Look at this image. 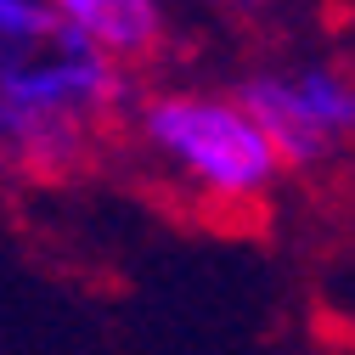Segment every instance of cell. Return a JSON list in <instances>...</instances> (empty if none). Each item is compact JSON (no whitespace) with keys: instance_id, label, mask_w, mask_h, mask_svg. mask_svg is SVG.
<instances>
[{"instance_id":"6da1fadb","label":"cell","mask_w":355,"mask_h":355,"mask_svg":"<svg viewBox=\"0 0 355 355\" xmlns=\"http://www.w3.org/2000/svg\"><path fill=\"white\" fill-rule=\"evenodd\" d=\"M136 141L198 198L220 209H259L282 181V158L232 91L175 85L136 102Z\"/></svg>"},{"instance_id":"7a4b0ae2","label":"cell","mask_w":355,"mask_h":355,"mask_svg":"<svg viewBox=\"0 0 355 355\" xmlns=\"http://www.w3.org/2000/svg\"><path fill=\"white\" fill-rule=\"evenodd\" d=\"M0 96L96 130L136 102V79L68 34L46 0H0Z\"/></svg>"},{"instance_id":"277c9868","label":"cell","mask_w":355,"mask_h":355,"mask_svg":"<svg viewBox=\"0 0 355 355\" xmlns=\"http://www.w3.org/2000/svg\"><path fill=\"white\" fill-rule=\"evenodd\" d=\"M96 158V130L40 107H17L0 96V169H17L28 181H68Z\"/></svg>"},{"instance_id":"5b68a950","label":"cell","mask_w":355,"mask_h":355,"mask_svg":"<svg viewBox=\"0 0 355 355\" xmlns=\"http://www.w3.org/2000/svg\"><path fill=\"white\" fill-rule=\"evenodd\" d=\"M57 23L79 34L91 51H102L119 68H136L164 51L169 40V6L164 0H46Z\"/></svg>"},{"instance_id":"3957f363","label":"cell","mask_w":355,"mask_h":355,"mask_svg":"<svg viewBox=\"0 0 355 355\" xmlns=\"http://www.w3.org/2000/svg\"><path fill=\"white\" fill-rule=\"evenodd\" d=\"M232 96L265 130L282 169H327L355 147V73L338 62H271L243 73Z\"/></svg>"}]
</instances>
